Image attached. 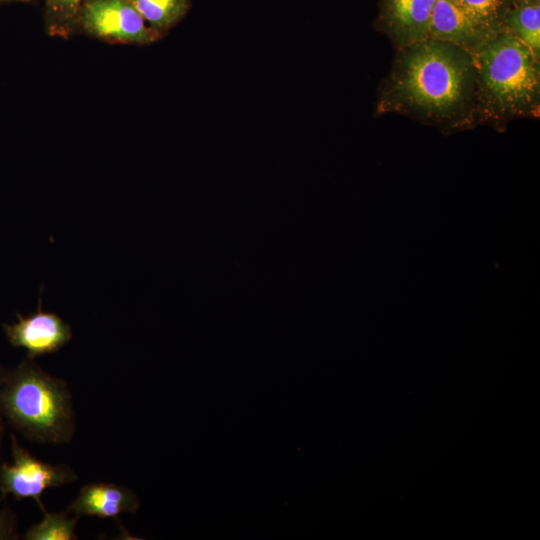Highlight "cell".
<instances>
[{
    "mask_svg": "<svg viewBox=\"0 0 540 540\" xmlns=\"http://www.w3.org/2000/svg\"><path fill=\"white\" fill-rule=\"evenodd\" d=\"M475 90L472 55L451 43L428 38L400 50L378 111L448 120L467 108Z\"/></svg>",
    "mask_w": 540,
    "mask_h": 540,
    "instance_id": "6da1fadb",
    "label": "cell"
},
{
    "mask_svg": "<svg viewBox=\"0 0 540 540\" xmlns=\"http://www.w3.org/2000/svg\"><path fill=\"white\" fill-rule=\"evenodd\" d=\"M0 416L31 442L69 443L76 416L68 383L26 357L0 381Z\"/></svg>",
    "mask_w": 540,
    "mask_h": 540,
    "instance_id": "7a4b0ae2",
    "label": "cell"
},
{
    "mask_svg": "<svg viewBox=\"0 0 540 540\" xmlns=\"http://www.w3.org/2000/svg\"><path fill=\"white\" fill-rule=\"evenodd\" d=\"M480 108L487 117L538 116L540 60L517 37L504 30L472 54Z\"/></svg>",
    "mask_w": 540,
    "mask_h": 540,
    "instance_id": "3957f363",
    "label": "cell"
},
{
    "mask_svg": "<svg viewBox=\"0 0 540 540\" xmlns=\"http://www.w3.org/2000/svg\"><path fill=\"white\" fill-rule=\"evenodd\" d=\"M11 463L0 465L1 498L12 495L14 498L33 499L46 512L41 500L42 493L51 487H59L78 480L77 473L66 464H50L35 458L11 434Z\"/></svg>",
    "mask_w": 540,
    "mask_h": 540,
    "instance_id": "277c9868",
    "label": "cell"
},
{
    "mask_svg": "<svg viewBox=\"0 0 540 540\" xmlns=\"http://www.w3.org/2000/svg\"><path fill=\"white\" fill-rule=\"evenodd\" d=\"M78 28L112 43L149 45L162 38L130 0H84L78 14Z\"/></svg>",
    "mask_w": 540,
    "mask_h": 540,
    "instance_id": "5b68a950",
    "label": "cell"
},
{
    "mask_svg": "<svg viewBox=\"0 0 540 540\" xmlns=\"http://www.w3.org/2000/svg\"><path fill=\"white\" fill-rule=\"evenodd\" d=\"M16 316L17 322L4 324L3 329L10 344L24 348L28 358L54 353L72 339L71 326L57 314L42 311L41 300L37 312Z\"/></svg>",
    "mask_w": 540,
    "mask_h": 540,
    "instance_id": "8992f818",
    "label": "cell"
},
{
    "mask_svg": "<svg viewBox=\"0 0 540 540\" xmlns=\"http://www.w3.org/2000/svg\"><path fill=\"white\" fill-rule=\"evenodd\" d=\"M436 0H381L379 22L398 48L430 38Z\"/></svg>",
    "mask_w": 540,
    "mask_h": 540,
    "instance_id": "52a82bcc",
    "label": "cell"
},
{
    "mask_svg": "<svg viewBox=\"0 0 540 540\" xmlns=\"http://www.w3.org/2000/svg\"><path fill=\"white\" fill-rule=\"evenodd\" d=\"M497 35L473 19L454 0L435 1L430 38L456 45L472 55Z\"/></svg>",
    "mask_w": 540,
    "mask_h": 540,
    "instance_id": "ba28073f",
    "label": "cell"
},
{
    "mask_svg": "<svg viewBox=\"0 0 540 540\" xmlns=\"http://www.w3.org/2000/svg\"><path fill=\"white\" fill-rule=\"evenodd\" d=\"M140 507L137 494L114 483H89L81 487L67 511L82 516L114 518L122 513H136Z\"/></svg>",
    "mask_w": 540,
    "mask_h": 540,
    "instance_id": "9c48e42d",
    "label": "cell"
},
{
    "mask_svg": "<svg viewBox=\"0 0 540 540\" xmlns=\"http://www.w3.org/2000/svg\"><path fill=\"white\" fill-rule=\"evenodd\" d=\"M146 23L161 37L188 13L190 0H130Z\"/></svg>",
    "mask_w": 540,
    "mask_h": 540,
    "instance_id": "30bf717a",
    "label": "cell"
},
{
    "mask_svg": "<svg viewBox=\"0 0 540 540\" xmlns=\"http://www.w3.org/2000/svg\"><path fill=\"white\" fill-rule=\"evenodd\" d=\"M505 30L517 37L540 60V4L512 6L506 13Z\"/></svg>",
    "mask_w": 540,
    "mask_h": 540,
    "instance_id": "8fae6325",
    "label": "cell"
},
{
    "mask_svg": "<svg viewBox=\"0 0 540 540\" xmlns=\"http://www.w3.org/2000/svg\"><path fill=\"white\" fill-rule=\"evenodd\" d=\"M70 512L43 513V519L27 529L23 535L26 540H76L75 532L79 516H70Z\"/></svg>",
    "mask_w": 540,
    "mask_h": 540,
    "instance_id": "7c38bea8",
    "label": "cell"
},
{
    "mask_svg": "<svg viewBox=\"0 0 540 540\" xmlns=\"http://www.w3.org/2000/svg\"><path fill=\"white\" fill-rule=\"evenodd\" d=\"M84 0H44L45 26L51 36L68 38L78 28Z\"/></svg>",
    "mask_w": 540,
    "mask_h": 540,
    "instance_id": "4fadbf2b",
    "label": "cell"
},
{
    "mask_svg": "<svg viewBox=\"0 0 540 540\" xmlns=\"http://www.w3.org/2000/svg\"><path fill=\"white\" fill-rule=\"evenodd\" d=\"M473 19L489 31L505 30V17L512 7L510 0H454Z\"/></svg>",
    "mask_w": 540,
    "mask_h": 540,
    "instance_id": "5bb4252c",
    "label": "cell"
},
{
    "mask_svg": "<svg viewBox=\"0 0 540 540\" xmlns=\"http://www.w3.org/2000/svg\"><path fill=\"white\" fill-rule=\"evenodd\" d=\"M19 538L16 515L7 507L0 505V540Z\"/></svg>",
    "mask_w": 540,
    "mask_h": 540,
    "instance_id": "9a60e30c",
    "label": "cell"
},
{
    "mask_svg": "<svg viewBox=\"0 0 540 540\" xmlns=\"http://www.w3.org/2000/svg\"><path fill=\"white\" fill-rule=\"evenodd\" d=\"M512 6H529L540 4V0H510Z\"/></svg>",
    "mask_w": 540,
    "mask_h": 540,
    "instance_id": "2e32d148",
    "label": "cell"
},
{
    "mask_svg": "<svg viewBox=\"0 0 540 540\" xmlns=\"http://www.w3.org/2000/svg\"><path fill=\"white\" fill-rule=\"evenodd\" d=\"M2 437H3V426L0 421V456H1V447H2Z\"/></svg>",
    "mask_w": 540,
    "mask_h": 540,
    "instance_id": "e0dca14e",
    "label": "cell"
},
{
    "mask_svg": "<svg viewBox=\"0 0 540 540\" xmlns=\"http://www.w3.org/2000/svg\"><path fill=\"white\" fill-rule=\"evenodd\" d=\"M31 0H0V2H29Z\"/></svg>",
    "mask_w": 540,
    "mask_h": 540,
    "instance_id": "ac0fdd59",
    "label": "cell"
},
{
    "mask_svg": "<svg viewBox=\"0 0 540 540\" xmlns=\"http://www.w3.org/2000/svg\"><path fill=\"white\" fill-rule=\"evenodd\" d=\"M7 370H5L2 366H0V381L4 377Z\"/></svg>",
    "mask_w": 540,
    "mask_h": 540,
    "instance_id": "d6986e66",
    "label": "cell"
}]
</instances>
